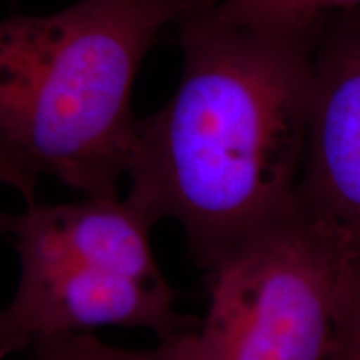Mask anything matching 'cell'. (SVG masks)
Wrapping results in <instances>:
<instances>
[{"label":"cell","mask_w":360,"mask_h":360,"mask_svg":"<svg viewBox=\"0 0 360 360\" xmlns=\"http://www.w3.org/2000/svg\"><path fill=\"white\" fill-rule=\"evenodd\" d=\"M210 0H79L0 22V139L84 197H119L132 90L170 25Z\"/></svg>","instance_id":"obj_2"},{"label":"cell","mask_w":360,"mask_h":360,"mask_svg":"<svg viewBox=\"0 0 360 360\" xmlns=\"http://www.w3.org/2000/svg\"><path fill=\"white\" fill-rule=\"evenodd\" d=\"M13 224V215L0 210V233H11Z\"/></svg>","instance_id":"obj_10"},{"label":"cell","mask_w":360,"mask_h":360,"mask_svg":"<svg viewBox=\"0 0 360 360\" xmlns=\"http://www.w3.org/2000/svg\"><path fill=\"white\" fill-rule=\"evenodd\" d=\"M352 262L299 215L255 236L207 270L197 326L204 360H328Z\"/></svg>","instance_id":"obj_4"},{"label":"cell","mask_w":360,"mask_h":360,"mask_svg":"<svg viewBox=\"0 0 360 360\" xmlns=\"http://www.w3.org/2000/svg\"><path fill=\"white\" fill-rule=\"evenodd\" d=\"M40 172L24 154L0 139V184L13 187L27 204L35 202V186Z\"/></svg>","instance_id":"obj_9"},{"label":"cell","mask_w":360,"mask_h":360,"mask_svg":"<svg viewBox=\"0 0 360 360\" xmlns=\"http://www.w3.org/2000/svg\"><path fill=\"white\" fill-rule=\"evenodd\" d=\"M295 214L360 264V8L332 15L315 47Z\"/></svg>","instance_id":"obj_5"},{"label":"cell","mask_w":360,"mask_h":360,"mask_svg":"<svg viewBox=\"0 0 360 360\" xmlns=\"http://www.w3.org/2000/svg\"><path fill=\"white\" fill-rule=\"evenodd\" d=\"M29 360H204L197 327L157 339L147 349H125L107 344L92 332H70L45 337L29 349Z\"/></svg>","instance_id":"obj_6"},{"label":"cell","mask_w":360,"mask_h":360,"mask_svg":"<svg viewBox=\"0 0 360 360\" xmlns=\"http://www.w3.org/2000/svg\"><path fill=\"white\" fill-rule=\"evenodd\" d=\"M250 27L281 34H321L332 15L360 8V0H217Z\"/></svg>","instance_id":"obj_7"},{"label":"cell","mask_w":360,"mask_h":360,"mask_svg":"<svg viewBox=\"0 0 360 360\" xmlns=\"http://www.w3.org/2000/svg\"><path fill=\"white\" fill-rule=\"evenodd\" d=\"M328 360H360V264L350 265L342 283Z\"/></svg>","instance_id":"obj_8"},{"label":"cell","mask_w":360,"mask_h":360,"mask_svg":"<svg viewBox=\"0 0 360 360\" xmlns=\"http://www.w3.org/2000/svg\"><path fill=\"white\" fill-rule=\"evenodd\" d=\"M177 89L137 119L124 200L152 225L174 220L199 267L295 214L321 34H281L217 0L174 25Z\"/></svg>","instance_id":"obj_1"},{"label":"cell","mask_w":360,"mask_h":360,"mask_svg":"<svg viewBox=\"0 0 360 360\" xmlns=\"http://www.w3.org/2000/svg\"><path fill=\"white\" fill-rule=\"evenodd\" d=\"M152 227L120 197L32 202L13 215L22 277L0 312V360L45 337L98 327L143 328L157 339L195 328L175 309Z\"/></svg>","instance_id":"obj_3"}]
</instances>
